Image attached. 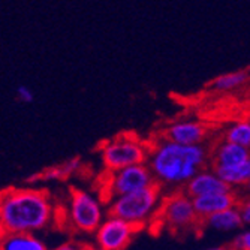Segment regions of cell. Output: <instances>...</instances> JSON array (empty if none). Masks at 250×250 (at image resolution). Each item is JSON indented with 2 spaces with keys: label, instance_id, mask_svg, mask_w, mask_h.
I'll return each mask as SVG.
<instances>
[{
  "label": "cell",
  "instance_id": "cell-1",
  "mask_svg": "<svg viewBox=\"0 0 250 250\" xmlns=\"http://www.w3.org/2000/svg\"><path fill=\"white\" fill-rule=\"evenodd\" d=\"M147 165L165 193L183 190L196 174L211 167V148L183 146L161 138L157 143H151Z\"/></svg>",
  "mask_w": 250,
  "mask_h": 250
},
{
  "label": "cell",
  "instance_id": "cell-2",
  "mask_svg": "<svg viewBox=\"0 0 250 250\" xmlns=\"http://www.w3.org/2000/svg\"><path fill=\"white\" fill-rule=\"evenodd\" d=\"M57 208L51 195L36 188H6L0 198L2 234L45 231L56 220Z\"/></svg>",
  "mask_w": 250,
  "mask_h": 250
},
{
  "label": "cell",
  "instance_id": "cell-3",
  "mask_svg": "<svg viewBox=\"0 0 250 250\" xmlns=\"http://www.w3.org/2000/svg\"><path fill=\"white\" fill-rule=\"evenodd\" d=\"M164 196L165 190L154 183L146 189L111 199L106 204L108 214L117 216L143 229L144 226L153 225Z\"/></svg>",
  "mask_w": 250,
  "mask_h": 250
},
{
  "label": "cell",
  "instance_id": "cell-4",
  "mask_svg": "<svg viewBox=\"0 0 250 250\" xmlns=\"http://www.w3.org/2000/svg\"><path fill=\"white\" fill-rule=\"evenodd\" d=\"M153 225H161L174 235H189L202 229L201 217L193 206V198L185 190L165 193Z\"/></svg>",
  "mask_w": 250,
  "mask_h": 250
},
{
  "label": "cell",
  "instance_id": "cell-5",
  "mask_svg": "<svg viewBox=\"0 0 250 250\" xmlns=\"http://www.w3.org/2000/svg\"><path fill=\"white\" fill-rule=\"evenodd\" d=\"M151 143L141 140L135 133L123 132L114 138L104 141L99 150L105 172H114L127 167L148 162Z\"/></svg>",
  "mask_w": 250,
  "mask_h": 250
},
{
  "label": "cell",
  "instance_id": "cell-6",
  "mask_svg": "<svg viewBox=\"0 0 250 250\" xmlns=\"http://www.w3.org/2000/svg\"><path fill=\"white\" fill-rule=\"evenodd\" d=\"M106 216L108 207L101 195L83 189L71 190L69 199H67L66 219L74 231L85 235H95Z\"/></svg>",
  "mask_w": 250,
  "mask_h": 250
},
{
  "label": "cell",
  "instance_id": "cell-7",
  "mask_svg": "<svg viewBox=\"0 0 250 250\" xmlns=\"http://www.w3.org/2000/svg\"><path fill=\"white\" fill-rule=\"evenodd\" d=\"M104 186L99 190L101 198L108 204L111 199L129 195L132 192L146 189L156 183L153 172L150 171L147 164L127 167L114 172H105L102 178Z\"/></svg>",
  "mask_w": 250,
  "mask_h": 250
},
{
  "label": "cell",
  "instance_id": "cell-8",
  "mask_svg": "<svg viewBox=\"0 0 250 250\" xmlns=\"http://www.w3.org/2000/svg\"><path fill=\"white\" fill-rule=\"evenodd\" d=\"M141 231L135 226L117 216L108 214L99 229L95 232V244L104 250H126L132 243L133 237Z\"/></svg>",
  "mask_w": 250,
  "mask_h": 250
},
{
  "label": "cell",
  "instance_id": "cell-9",
  "mask_svg": "<svg viewBox=\"0 0 250 250\" xmlns=\"http://www.w3.org/2000/svg\"><path fill=\"white\" fill-rule=\"evenodd\" d=\"M211 129L199 120L180 119L169 123L162 133V138L183 146H207Z\"/></svg>",
  "mask_w": 250,
  "mask_h": 250
},
{
  "label": "cell",
  "instance_id": "cell-10",
  "mask_svg": "<svg viewBox=\"0 0 250 250\" xmlns=\"http://www.w3.org/2000/svg\"><path fill=\"white\" fill-rule=\"evenodd\" d=\"M183 190L190 198H198V196H206V195H213V193L232 192L234 189H231L219 177V174L214 171V168H206L199 174H196Z\"/></svg>",
  "mask_w": 250,
  "mask_h": 250
},
{
  "label": "cell",
  "instance_id": "cell-11",
  "mask_svg": "<svg viewBox=\"0 0 250 250\" xmlns=\"http://www.w3.org/2000/svg\"><path fill=\"white\" fill-rule=\"evenodd\" d=\"M238 202H240V193L237 190L193 198V206L201 220L207 219L208 216H213L216 213L238 207Z\"/></svg>",
  "mask_w": 250,
  "mask_h": 250
},
{
  "label": "cell",
  "instance_id": "cell-12",
  "mask_svg": "<svg viewBox=\"0 0 250 250\" xmlns=\"http://www.w3.org/2000/svg\"><path fill=\"white\" fill-rule=\"evenodd\" d=\"M250 159V150L226 140L217 141L211 147V167L213 168H229L237 167Z\"/></svg>",
  "mask_w": 250,
  "mask_h": 250
},
{
  "label": "cell",
  "instance_id": "cell-13",
  "mask_svg": "<svg viewBox=\"0 0 250 250\" xmlns=\"http://www.w3.org/2000/svg\"><path fill=\"white\" fill-rule=\"evenodd\" d=\"M201 226L202 229L208 228L217 232H237L244 226V222L238 207H234L201 220Z\"/></svg>",
  "mask_w": 250,
  "mask_h": 250
},
{
  "label": "cell",
  "instance_id": "cell-14",
  "mask_svg": "<svg viewBox=\"0 0 250 250\" xmlns=\"http://www.w3.org/2000/svg\"><path fill=\"white\" fill-rule=\"evenodd\" d=\"M0 250H50L42 238L36 234L17 232V234H2Z\"/></svg>",
  "mask_w": 250,
  "mask_h": 250
},
{
  "label": "cell",
  "instance_id": "cell-15",
  "mask_svg": "<svg viewBox=\"0 0 250 250\" xmlns=\"http://www.w3.org/2000/svg\"><path fill=\"white\" fill-rule=\"evenodd\" d=\"M214 171L231 189L240 192L241 189H244L249 185V181H250V159H247L246 162H243L237 167H229V168L220 167V168H214Z\"/></svg>",
  "mask_w": 250,
  "mask_h": 250
},
{
  "label": "cell",
  "instance_id": "cell-16",
  "mask_svg": "<svg viewBox=\"0 0 250 250\" xmlns=\"http://www.w3.org/2000/svg\"><path fill=\"white\" fill-rule=\"evenodd\" d=\"M81 159L80 157H74L69 159L57 167H51L48 169H45L42 172H38L35 175H32L27 181L29 183H33V181H51V180H66L71 175L77 174L81 169Z\"/></svg>",
  "mask_w": 250,
  "mask_h": 250
},
{
  "label": "cell",
  "instance_id": "cell-17",
  "mask_svg": "<svg viewBox=\"0 0 250 250\" xmlns=\"http://www.w3.org/2000/svg\"><path fill=\"white\" fill-rule=\"evenodd\" d=\"M249 80H250V72H247L246 69H240L216 77L213 81H210V88L217 93L234 92V90H238L243 85H246Z\"/></svg>",
  "mask_w": 250,
  "mask_h": 250
},
{
  "label": "cell",
  "instance_id": "cell-18",
  "mask_svg": "<svg viewBox=\"0 0 250 250\" xmlns=\"http://www.w3.org/2000/svg\"><path fill=\"white\" fill-rule=\"evenodd\" d=\"M223 140L250 150V119L235 120L223 130Z\"/></svg>",
  "mask_w": 250,
  "mask_h": 250
},
{
  "label": "cell",
  "instance_id": "cell-19",
  "mask_svg": "<svg viewBox=\"0 0 250 250\" xmlns=\"http://www.w3.org/2000/svg\"><path fill=\"white\" fill-rule=\"evenodd\" d=\"M231 247L234 250H250V228H247L243 232H240L231 241Z\"/></svg>",
  "mask_w": 250,
  "mask_h": 250
},
{
  "label": "cell",
  "instance_id": "cell-20",
  "mask_svg": "<svg viewBox=\"0 0 250 250\" xmlns=\"http://www.w3.org/2000/svg\"><path fill=\"white\" fill-rule=\"evenodd\" d=\"M15 96L20 102L22 104H32L35 101V93H33V90L24 84H21L15 88Z\"/></svg>",
  "mask_w": 250,
  "mask_h": 250
},
{
  "label": "cell",
  "instance_id": "cell-21",
  "mask_svg": "<svg viewBox=\"0 0 250 250\" xmlns=\"http://www.w3.org/2000/svg\"><path fill=\"white\" fill-rule=\"evenodd\" d=\"M238 210L241 213L244 226H250V196H240Z\"/></svg>",
  "mask_w": 250,
  "mask_h": 250
},
{
  "label": "cell",
  "instance_id": "cell-22",
  "mask_svg": "<svg viewBox=\"0 0 250 250\" xmlns=\"http://www.w3.org/2000/svg\"><path fill=\"white\" fill-rule=\"evenodd\" d=\"M85 243L77 241V240H69V241H64L50 250H85Z\"/></svg>",
  "mask_w": 250,
  "mask_h": 250
},
{
  "label": "cell",
  "instance_id": "cell-23",
  "mask_svg": "<svg viewBox=\"0 0 250 250\" xmlns=\"http://www.w3.org/2000/svg\"><path fill=\"white\" fill-rule=\"evenodd\" d=\"M206 250H234L232 247H231V244H223V246H213V247H208V249H206Z\"/></svg>",
  "mask_w": 250,
  "mask_h": 250
},
{
  "label": "cell",
  "instance_id": "cell-24",
  "mask_svg": "<svg viewBox=\"0 0 250 250\" xmlns=\"http://www.w3.org/2000/svg\"><path fill=\"white\" fill-rule=\"evenodd\" d=\"M238 193H240V196H250V181H249V185L244 189H241Z\"/></svg>",
  "mask_w": 250,
  "mask_h": 250
},
{
  "label": "cell",
  "instance_id": "cell-25",
  "mask_svg": "<svg viewBox=\"0 0 250 250\" xmlns=\"http://www.w3.org/2000/svg\"><path fill=\"white\" fill-rule=\"evenodd\" d=\"M85 250H104V249L98 247L96 244H87V246H85Z\"/></svg>",
  "mask_w": 250,
  "mask_h": 250
}]
</instances>
